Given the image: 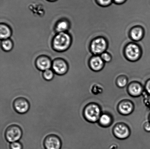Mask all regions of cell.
Instances as JSON below:
<instances>
[{
  "mask_svg": "<svg viewBox=\"0 0 150 149\" xmlns=\"http://www.w3.org/2000/svg\"><path fill=\"white\" fill-rule=\"evenodd\" d=\"M72 41L71 36L67 32L57 33L53 39L52 48L57 52H64L70 47Z\"/></svg>",
  "mask_w": 150,
  "mask_h": 149,
  "instance_id": "6da1fadb",
  "label": "cell"
},
{
  "mask_svg": "<svg viewBox=\"0 0 150 149\" xmlns=\"http://www.w3.org/2000/svg\"><path fill=\"white\" fill-rule=\"evenodd\" d=\"M124 52L126 58L132 62L139 60L142 54V48L136 42L127 44L125 47Z\"/></svg>",
  "mask_w": 150,
  "mask_h": 149,
  "instance_id": "7a4b0ae2",
  "label": "cell"
},
{
  "mask_svg": "<svg viewBox=\"0 0 150 149\" xmlns=\"http://www.w3.org/2000/svg\"><path fill=\"white\" fill-rule=\"evenodd\" d=\"M83 113L87 120L90 122H96L101 115L100 108L96 104H90L85 106Z\"/></svg>",
  "mask_w": 150,
  "mask_h": 149,
  "instance_id": "3957f363",
  "label": "cell"
},
{
  "mask_svg": "<svg viewBox=\"0 0 150 149\" xmlns=\"http://www.w3.org/2000/svg\"><path fill=\"white\" fill-rule=\"evenodd\" d=\"M108 47V42L106 39L103 36L95 38L91 42L90 49L95 55H100L106 51Z\"/></svg>",
  "mask_w": 150,
  "mask_h": 149,
  "instance_id": "277c9868",
  "label": "cell"
},
{
  "mask_svg": "<svg viewBox=\"0 0 150 149\" xmlns=\"http://www.w3.org/2000/svg\"><path fill=\"white\" fill-rule=\"evenodd\" d=\"M23 135V131L19 125H12L7 127L6 129L4 136L8 142L13 143L18 141Z\"/></svg>",
  "mask_w": 150,
  "mask_h": 149,
  "instance_id": "5b68a950",
  "label": "cell"
},
{
  "mask_svg": "<svg viewBox=\"0 0 150 149\" xmlns=\"http://www.w3.org/2000/svg\"><path fill=\"white\" fill-rule=\"evenodd\" d=\"M43 144L46 149H61L62 143L58 136L50 134L45 137Z\"/></svg>",
  "mask_w": 150,
  "mask_h": 149,
  "instance_id": "8992f818",
  "label": "cell"
},
{
  "mask_svg": "<svg viewBox=\"0 0 150 149\" xmlns=\"http://www.w3.org/2000/svg\"><path fill=\"white\" fill-rule=\"evenodd\" d=\"M13 106L16 112L21 114H23L28 111L30 104L27 99L24 97H19L14 100Z\"/></svg>",
  "mask_w": 150,
  "mask_h": 149,
  "instance_id": "52a82bcc",
  "label": "cell"
},
{
  "mask_svg": "<svg viewBox=\"0 0 150 149\" xmlns=\"http://www.w3.org/2000/svg\"><path fill=\"white\" fill-rule=\"evenodd\" d=\"M52 68L54 73L61 76L67 73L68 71L69 66L67 61L64 59L58 58L53 61Z\"/></svg>",
  "mask_w": 150,
  "mask_h": 149,
  "instance_id": "ba28073f",
  "label": "cell"
},
{
  "mask_svg": "<svg viewBox=\"0 0 150 149\" xmlns=\"http://www.w3.org/2000/svg\"><path fill=\"white\" fill-rule=\"evenodd\" d=\"M114 133L117 138L123 139L129 137L130 131L129 127L125 124L119 123L114 127Z\"/></svg>",
  "mask_w": 150,
  "mask_h": 149,
  "instance_id": "9c48e42d",
  "label": "cell"
},
{
  "mask_svg": "<svg viewBox=\"0 0 150 149\" xmlns=\"http://www.w3.org/2000/svg\"><path fill=\"white\" fill-rule=\"evenodd\" d=\"M52 61L46 55H41L37 58L35 62L37 68L40 71H45L52 68Z\"/></svg>",
  "mask_w": 150,
  "mask_h": 149,
  "instance_id": "30bf717a",
  "label": "cell"
},
{
  "mask_svg": "<svg viewBox=\"0 0 150 149\" xmlns=\"http://www.w3.org/2000/svg\"><path fill=\"white\" fill-rule=\"evenodd\" d=\"M89 64L90 68L93 71H98L103 68L105 62L103 60L100 55H94L90 59Z\"/></svg>",
  "mask_w": 150,
  "mask_h": 149,
  "instance_id": "8fae6325",
  "label": "cell"
},
{
  "mask_svg": "<svg viewBox=\"0 0 150 149\" xmlns=\"http://www.w3.org/2000/svg\"><path fill=\"white\" fill-rule=\"evenodd\" d=\"M144 34V29L141 26H136L132 27L129 33L131 39L134 42H139L142 40Z\"/></svg>",
  "mask_w": 150,
  "mask_h": 149,
  "instance_id": "7c38bea8",
  "label": "cell"
},
{
  "mask_svg": "<svg viewBox=\"0 0 150 149\" xmlns=\"http://www.w3.org/2000/svg\"><path fill=\"white\" fill-rule=\"evenodd\" d=\"M145 87L142 86L140 83L133 82L129 85L128 91L129 94L133 97H137L142 94Z\"/></svg>",
  "mask_w": 150,
  "mask_h": 149,
  "instance_id": "4fadbf2b",
  "label": "cell"
},
{
  "mask_svg": "<svg viewBox=\"0 0 150 149\" xmlns=\"http://www.w3.org/2000/svg\"><path fill=\"white\" fill-rule=\"evenodd\" d=\"M134 106L131 101L124 100L118 106L119 112L123 115H129L133 111Z\"/></svg>",
  "mask_w": 150,
  "mask_h": 149,
  "instance_id": "5bb4252c",
  "label": "cell"
},
{
  "mask_svg": "<svg viewBox=\"0 0 150 149\" xmlns=\"http://www.w3.org/2000/svg\"><path fill=\"white\" fill-rule=\"evenodd\" d=\"M70 27V23L66 19H62L59 20L55 27V31L57 33L67 32Z\"/></svg>",
  "mask_w": 150,
  "mask_h": 149,
  "instance_id": "9a60e30c",
  "label": "cell"
},
{
  "mask_svg": "<svg viewBox=\"0 0 150 149\" xmlns=\"http://www.w3.org/2000/svg\"><path fill=\"white\" fill-rule=\"evenodd\" d=\"M12 35V30L8 25L1 23L0 25V38L1 40L9 39Z\"/></svg>",
  "mask_w": 150,
  "mask_h": 149,
  "instance_id": "2e32d148",
  "label": "cell"
},
{
  "mask_svg": "<svg viewBox=\"0 0 150 149\" xmlns=\"http://www.w3.org/2000/svg\"><path fill=\"white\" fill-rule=\"evenodd\" d=\"M98 122L101 126L105 127L109 126L112 122V117L108 113H102Z\"/></svg>",
  "mask_w": 150,
  "mask_h": 149,
  "instance_id": "e0dca14e",
  "label": "cell"
},
{
  "mask_svg": "<svg viewBox=\"0 0 150 149\" xmlns=\"http://www.w3.org/2000/svg\"><path fill=\"white\" fill-rule=\"evenodd\" d=\"M1 45L3 50L6 52H10L11 50L14 46L12 41L10 38L1 41Z\"/></svg>",
  "mask_w": 150,
  "mask_h": 149,
  "instance_id": "ac0fdd59",
  "label": "cell"
},
{
  "mask_svg": "<svg viewBox=\"0 0 150 149\" xmlns=\"http://www.w3.org/2000/svg\"><path fill=\"white\" fill-rule=\"evenodd\" d=\"M44 79L46 81H50L53 79L54 76V72L52 70L49 69L43 71L42 73Z\"/></svg>",
  "mask_w": 150,
  "mask_h": 149,
  "instance_id": "d6986e66",
  "label": "cell"
},
{
  "mask_svg": "<svg viewBox=\"0 0 150 149\" xmlns=\"http://www.w3.org/2000/svg\"><path fill=\"white\" fill-rule=\"evenodd\" d=\"M100 56L105 63L110 62L112 60V56L111 54L106 51L101 54Z\"/></svg>",
  "mask_w": 150,
  "mask_h": 149,
  "instance_id": "ffe728a7",
  "label": "cell"
},
{
  "mask_svg": "<svg viewBox=\"0 0 150 149\" xmlns=\"http://www.w3.org/2000/svg\"><path fill=\"white\" fill-rule=\"evenodd\" d=\"M98 5L101 6L106 7L111 5L113 2V0H96Z\"/></svg>",
  "mask_w": 150,
  "mask_h": 149,
  "instance_id": "44dd1931",
  "label": "cell"
},
{
  "mask_svg": "<svg viewBox=\"0 0 150 149\" xmlns=\"http://www.w3.org/2000/svg\"><path fill=\"white\" fill-rule=\"evenodd\" d=\"M10 148V149H23V146L21 143L17 141L11 143Z\"/></svg>",
  "mask_w": 150,
  "mask_h": 149,
  "instance_id": "7402d4cb",
  "label": "cell"
},
{
  "mask_svg": "<svg viewBox=\"0 0 150 149\" xmlns=\"http://www.w3.org/2000/svg\"><path fill=\"white\" fill-rule=\"evenodd\" d=\"M145 90L147 93L150 95V79L147 81L145 85Z\"/></svg>",
  "mask_w": 150,
  "mask_h": 149,
  "instance_id": "603a6c76",
  "label": "cell"
},
{
  "mask_svg": "<svg viewBox=\"0 0 150 149\" xmlns=\"http://www.w3.org/2000/svg\"><path fill=\"white\" fill-rule=\"evenodd\" d=\"M144 129L148 132H150V122H148L145 124Z\"/></svg>",
  "mask_w": 150,
  "mask_h": 149,
  "instance_id": "cb8c5ba5",
  "label": "cell"
},
{
  "mask_svg": "<svg viewBox=\"0 0 150 149\" xmlns=\"http://www.w3.org/2000/svg\"><path fill=\"white\" fill-rule=\"evenodd\" d=\"M127 0H113V2L118 4L124 3Z\"/></svg>",
  "mask_w": 150,
  "mask_h": 149,
  "instance_id": "d4e9b609",
  "label": "cell"
},
{
  "mask_svg": "<svg viewBox=\"0 0 150 149\" xmlns=\"http://www.w3.org/2000/svg\"><path fill=\"white\" fill-rule=\"evenodd\" d=\"M49 1H55V0H49Z\"/></svg>",
  "mask_w": 150,
  "mask_h": 149,
  "instance_id": "484cf974",
  "label": "cell"
},
{
  "mask_svg": "<svg viewBox=\"0 0 150 149\" xmlns=\"http://www.w3.org/2000/svg\"><path fill=\"white\" fill-rule=\"evenodd\" d=\"M149 122H150V115L149 116Z\"/></svg>",
  "mask_w": 150,
  "mask_h": 149,
  "instance_id": "4316f807",
  "label": "cell"
}]
</instances>
